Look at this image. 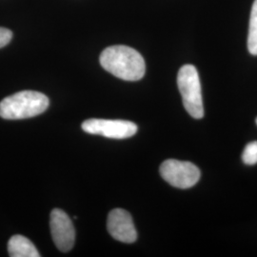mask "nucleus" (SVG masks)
Returning <instances> with one entry per match:
<instances>
[{"label":"nucleus","instance_id":"f257e3e1","mask_svg":"<svg viewBox=\"0 0 257 257\" xmlns=\"http://www.w3.org/2000/svg\"><path fill=\"white\" fill-rule=\"evenodd\" d=\"M99 60L103 69L127 81L140 80L146 71L144 58L131 47H108L102 52Z\"/></svg>","mask_w":257,"mask_h":257},{"label":"nucleus","instance_id":"f03ea898","mask_svg":"<svg viewBox=\"0 0 257 257\" xmlns=\"http://www.w3.org/2000/svg\"><path fill=\"white\" fill-rule=\"evenodd\" d=\"M50 100L45 94L35 91L14 93L0 102V117L25 119L41 114L48 109Z\"/></svg>","mask_w":257,"mask_h":257},{"label":"nucleus","instance_id":"7ed1b4c3","mask_svg":"<svg viewBox=\"0 0 257 257\" xmlns=\"http://www.w3.org/2000/svg\"><path fill=\"white\" fill-rule=\"evenodd\" d=\"M177 86L181 93L183 105L193 118L204 116L202 91L199 74L193 65H184L177 74Z\"/></svg>","mask_w":257,"mask_h":257},{"label":"nucleus","instance_id":"20e7f679","mask_svg":"<svg viewBox=\"0 0 257 257\" xmlns=\"http://www.w3.org/2000/svg\"><path fill=\"white\" fill-rule=\"evenodd\" d=\"M160 175L166 182L178 189H189L200 179V171L188 161L169 159L160 166Z\"/></svg>","mask_w":257,"mask_h":257},{"label":"nucleus","instance_id":"39448f33","mask_svg":"<svg viewBox=\"0 0 257 257\" xmlns=\"http://www.w3.org/2000/svg\"><path fill=\"white\" fill-rule=\"evenodd\" d=\"M83 131L91 135H99L113 139H125L134 137L138 132V126L127 120H86L81 126Z\"/></svg>","mask_w":257,"mask_h":257},{"label":"nucleus","instance_id":"423d86ee","mask_svg":"<svg viewBox=\"0 0 257 257\" xmlns=\"http://www.w3.org/2000/svg\"><path fill=\"white\" fill-rule=\"evenodd\" d=\"M50 227L57 248L63 252L71 250L74 245L75 230L68 214L60 209H54L51 212Z\"/></svg>","mask_w":257,"mask_h":257},{"label":"nucleus","instance_id":"0eeeda50","mask_svg":"<svg viewBox=\"0 0 257 257\" xmlns=\"http://www.w3.org/2000/svg\"><path fill=\"white\" fill-rule=\"evenodd\" d=\"M107 229L112 238L123 243L132 244L138 239V232L132 215L122 209H114L110 211L108 215Z\"/></svg>","mask_w":257,"mask_h":257},{"label":"nucleus","instance_id":"6e6552de","mask_svg":"<svg viewBox=\"0 0 257 257\" xmlns=\"http://www.w3.org/2000/svg\"><path fill=\"white\" fill-rule=\"evenodd\" d=\"M9 255L12 257H39L36 246L22 235H14L11 237L8 243Z\"/></svg>","mask_w":257,"mask_h":257},{"label":"nucleus","instance_id":"1a4fd4ad","mask_svg":"<svg viewBox=\"0 0 257 257\" xmlns=\"http://www.w3.org/2000/svg\"><path fill=\"white\" fill-rule=\"evenodd\" d=\"M248 50L249 54L257 55V0H254L248 25Z\"/></svg>","mask_w":257,"mask_h":257},{"label":"nucleus","instance_id":"9d476101","mask_svg":"<svg viewBox=\"0 0 257 257\" xmlns=\"http://www.w3.org/2000/svg\"><path fill=\"white\" fill-rule=\"evenodd\" d=\"M243 162L246 165H255L257 163V141L247 144L242 154Z\"/></svg>","mask_w":257,"mask_h":257},{"label":"nucleus","instance_id":"9b49d317","mask_svg":"<svg viewBox=\"0 0 257 257\" xmlns=\"http://www.w3.org/2000/svg\"><path fill=\"white\" fill-rule=\"evenodd\" d=\"M13 37V33L9 29L0 27V49L7 46L11 42Z\"/></svg>","mask_w":257,"mask_h":257},{"label":"nucleus","instance_id":"f8f14e48","mask_svg":"<svg viewBox=\"0 0 257 257\" xmlns=\"http://www.w3.org/2000/svg\"><path fill=\"white\" fill-rule=\"evenodd\" d=\"M256 124H257V118H256Z\"/></svg>","mask_w":257,"mask_h":257}]
</instances>
